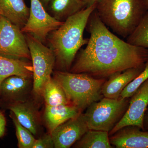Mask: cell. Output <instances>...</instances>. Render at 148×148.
Returning a JSON list of instances; mask_svg holds the SVG:
<instances>
[{
	"mask_svg": "<svg viewBox=\"0 0 148 148\" xmlns=\"http://www.w3.org/2000/svg\"><path fill=\"white\" fill-rule=\"evenodd\" d=\"M13 75L32 78L33 75L32 64L22 59L0 55V85L4 80Z\"/></svg>",
	"mask_w": 148,
	"mask_h": 148,
	"instance_id": "obj_17",
	"label": "cell"
},
{
	"mask_svg": "<svg viewBox=\"0 0 148 148\" xmlns=\"http://www.w3.org/2000/svg\"><path fill=\"white\" fill-rule=\"evenodd\" d=\"M33 66V90L38 96H42L43 90L51 77L56 62L55 54L50 48L32 35H25Z\"/></svg>",
	"mask_w": 148,
	"mask_h": 148,
	"instance_id": "obj_6",
	"label": "cell"
},
{
	"mask_svg": "<svg viewBox=\"0 0 148 148\" xmlns=\"http://www.w3.org/2000/svg\"><path fill=\"white\" fill-rule=\"evenodd\" d=\"M54 148V142L51 134H46L42 137L36 139L33 148Z\"/></svg>",
	"mask_w": 148,
	"mask_h": 148,
	"instance_id": "obj_24",
	"label": "cell"
},
{
	"mask_svg": "<svg viewBox=\"0 0 148 148\" xmlns=\"http://www.w3.org/2000/svg\"><path fill=\"white\" fill-rule=\"evenodd\" d=\"M74 148H112L109 132L101 130H88L78 141L74 144Z\"/></svg>",
	"mask_w": 148,
	"mask_h": 148,
	"instance_id": "obj_19",
	"label": "cell"
},
{
	"mask_svg": "<svg viewBox=\"0 0 148 148\" xmlns=\"http://www.w3.org/2000/svg\"><path fill=\"white\" fill-rule=\"evenodd\" d=\"M42 96L45 106H55L69 104L66 93L59 82L51 77L43 90Z\"/></svg>",
	"mask_w": 148,
	"mask_h": 148,
	"instance_id": "obj_20",
	"label": "cell"
},
{
	"mask_svg": "<svg viewBox=\"0 0 148 148\" xmlns=\"http://www.w3.org/2000/svg\"><path fill=\"white\" fill-rule=\"evenodd\" d=\"M84 114L67 121L51 133L54 148H69L82 137L88 130Z\"/></svg>",
	"mask_w": 148,
	"mask_h": 148,
	"instance_id": "obj_10",
	"label": "cell"
},
{
	"mask_svg": "<svg viewBox=\"0 0 148 148\" xmlns=\"http://www.w3.org/2000/svg\"><path fill=\"white\" fill-rule=\"evenodd\" d=\"M86 27L90 38L69 72L107 79L127 69L145 66L148 49L130 44L112 33L96 10L90 15Z\"/></svg>",
	"mask_w": 148,
	"mask_h": 148,
	"instance_id": "obj_1",
	"label": "cell"
},
{
	"mask_svg": "<svg viewBox=\"0 0 148 148\" xmlns=\"http://www.w3.org/2000/svg\"><path fill=\"white\" fill-rule=\"evenodd\" d=\"M49 3L53 17L61 21L87 7L82 0H50Z\"/></svg>",
	"mask_w": 148,
	"mask_h": 148,
	"instance_id": "obj_18",
	"label": "cell"
},
{
	"mask_svg": "<svg viewBox=\"0 0 148 148\" xmlns=\"http://www.w3.org/2000/svg\"><path fill=\"white\" fill-rule=\"evenodd\" d=\"M82 113L71 104L55 106H45L44 119L49 133L56 127Z\"/></svg>",
	"mask_w": 148,
	"mask_h": 148,
	"instance_id": "obj_15",
	"label": "cell"
},
{
	"mask_svg": "<svg viewBox=\"0 0 148 148\" xmlns=\"http://www.w3.org/2000/svg\"><path fill=\"white\" fill-rule=\"evenodd\" d=\"M97 5L93 4L70 16L50 33L48 38L50 48L62 71H70L78 51L88 42V39L84 38V32Z\"/></svg>",
	"mask_w": 148,
	"mask_h": 148,
	"instance_id": "obj_2",
	"label": "cell"
},
{
	"mask_svg": "<svg viewBox=\"0 0 148 148\" xmlns=\"http://www.w3.org/2000/svg\"><path fill=\"white\" fill-rule=\"evenodd\" d=\"M10 116L12 119L15 129L18 146L19 148H33L36 139L29 130L20 124L16 116L11 111Z\"/></svg>",
	"mask_w": 148,
	"mask_h": 148,
	"instance_id": "obj_22",
	"label": "cell"
},
{
	"mask_svg": "<svg viewBox=\"0 0 148 148\" xmlns=\"http://www.w3.org/2000/svg\"><path fill=\"white\" fill-rule=\"evenodd\" d=\"M0 55L15 59H31L26 37L21 29L1 16Z\"/></svg>",
	"mask_w": 148,
	"mask_h": 148,
	"instance_id": "obj_7",
	"label": "cell"
},
{
	"mask_svg": "<svg viewBox=\"0 0 148 148\" xmlns=\"http://www.w3.org/2000/svg\"><path fill=\"white\" fill-rule=\"evenodd\" d=\"M143 127L144 131L148 132V107L146 110L143 119Z\"/></svg>",
	"mask_w": 148,
	"mask_h": 148,
	"instance_id": "obj_26",
	"label": "cell"
},
{
	"mask_svg": "<svg viewBox=\"0 0 148 148\" xmlns=\"http://www.w3.org/2000/svg\"><path fill=\"white\" fill-rule=\"evenodd\" d=\"M54 78L63 88L69 104L81 112L104 97L101 90L107 79L64 71L56 72Z\"/></svg>",
	"mask_w": 148,
	"mask_h": 148,
	"instance_id": "obj_4",
	"label": "cell"
},
{
	"mask_svg": "<svg viewBox=\"0 0 148 148\" xmlns=\"http://www.w3.org/2000/svg\"><path fill=\"white\" fill-rule=\"evenodd\" d=\"M145 3L146 5H147V7L148 9V0H144Z\"/></svg>",
	"mask_w": 148,
	"mask_h": 148,
	"instance_id": "obj_29",
	"label": "cell"
},
{
	"mask_svg": "<svg viewBox=\"0 0 148 148\" xmlns=\"http://www.w3.org/2000/svg\"><path fill=\"white\" fill-rule=\"evenodd\" d=\"M96 10L101 21L114 33L127 38L148 9L144 0H102Z\"/></svg>",
	"mask_w": 148,
	"mask_h": 148,
	"instance_id": "obj_3",
	"label": "cell"
},
{
	"mask_svg": "<svg viewBox=\"0 0 148 148\" xmlns=\"http://www.w3.org/2000/svg\"><path fill=\"white\" fill-rule=\"evenodd\" d=\"M31 79L18 75L8 77L0 85V96L11 103L25 101L33 85Z\"/></svg>",
	"mask_w": 148,
	"mask_h": 148,
	"instance_id": "obj_14",
	"label": "cell"
},
{
	"mask_svg": "<svg viewBox=\"0 0 148 148\" xmlns=\"http://www.w3.org/2000/svg\"><path fill=\"white\" fill-rule=\"evenodd\" d=\"M148 79V61L146 62L144 71L125 87L121 92L120 98H130L138 88Z\"/></svg>",
	"mask_w": 148,
	"mask_h": 148,
	"instance_id": "obj_23",
	"label": "cell"
},
{
	"mask_svg": "<svg viewBox=\"0 0 148 148\" xmlns=\"http://www.w3.org/2000/svg\"><path fill=\"white\" fill-rule=\"evenodd\" d=\"M29 13L24 0H0V15L20 29L27 23Z\"/></svg>",
	"mask_w": 148,
	"mask_h": 148,
	"instance_id": "obj_16",
	"label": "cell"
},
{
	"mask_svg": "<svg viewBox=\"0 0 148 148\" xmlns=\"http://www.w3.org/2000/svg\"><path fill=\"white\" fill-rule=\"evenodd\" d=\"M82 1L85 3L86 6L88 7L92 5L95 3H98L102 0H82Z\"/></svg>",
	"mask_w": 148,
	"mask_h": 148,
	"instance_id": "obj_27",
	"label": "cell"
},
{
	"mask_svg": "<svg viewBox=\"0 0 148 148\" xmlns=\"http://www.w3.org/2000/svg\"><path fill=\"white\" fill-rule=\"evenodd\" d=\"M9 108L21 125L34 135L38 134L40 125L39 113L33 102L26 100L13 102L9 106Z\"/></svg>",
	"mask_w": 148,
	"mask_h": 148,
	"instance_id": "obj_12",
	"label": "cell"
},
{
	"mask_svg": "<svg viewBox=\"0 0 148 148\" xmlns=\"http://www.w3.org/2000/svg\"><path fill=\"white\" fill-rule=\"evenodd\" d=\"M1 15H0V19H1Z\"/></svg>",
	"mask_w": 148,
	"mask_h": 148,
	"instance_id": "obj_30",
	"label": "cell"
},
{
	"mask_svg": "<svg viewBox=\"0 0 148 148\" xmlns=\"http://www.w3.org/2000/svg\"><path fill=\"white\" fill-rule=\"evenodd\" d=\"M130 100V98L111 99L104 97L92 103L84 114L88 129L109 133L124 116Z\"/></svg>",
	"mask_w": 148,
	"mask_h": 148,
	"instance_id": "obj_5",
	"label": "cell"
},
{
	"mask_svg": "<svg viewBox=\"0 0 148 148\" xmlns=\"http://www.w3.org/2000/svg\"><path fill=\"white\" fill-rule=\"evenodd\" d=\"M110 140L111 145L117 148H148V132L129 125L110 136Z\"/></svg>",
	"mask_w": 148,
	"mask_h": 148,
	"instance_id": "obj_11",
	"label": "cell"
},
{
	"mask_svg": "<svg viewBox=\"0 0 148 148\" xmlns=\"http://www.w3.org/2000/svg\"><path fill=\"white\" fill-rule=\"evenodd\" d=\"M148 107V79L130 97L127 111L119 122L109 132V136L129 125L138 126L143 130V119Z\"/></svg>",
	"mask_w": 148,
	"mask_h": 148,
	"instance_id": "obj_9",
	"label": "cell"
},
{
	"mask_svg": "<svg viewBox=\"0 0 148 148\" xmlns=\"http://www.w3.org/2000/svg\"><path fill=\"white\" fill-rule=\"evenodd\" d=\"M29 16L21 30L24 34L32 35L42 42L51 32L59 28L64 21L51 16L45 10L40 0H30Z\"/></svg>",
	"mask_w": 148,
	"mask_h": 148,
	"instance_id": "obj_8",
	"label": "cell"
},
{
	"mask_svg": "<svg viewBox=\"0 0 148 148\" xmlns=\"http://www.w3.org/2000/svg\"><path fill=\"white\" fill-rule=\"evenodd\" d=\"M44 6L47 5L50 2V0H40Z\"/></svg>",
	"mask_w": 148,
	"mask_h": 148,
	"instance_id": "obj_28",
	"label": "cell"
},
{
	"mask_svg": "<svg viewBox=\"0 0 148 148\" xmlns=\"http://www.w3.org/2000/svg\"><path fill=\"white\" fill-rule=\"evenodd\" d=\"M6 120L3 114L0 111V138L4 134L6 127Z\"/></svg>",
	"mask_w": 148,
	"mask_h": 148,
	"instance_id": "obj_25",
	"label": "cell"
},
{
	"mask_svg": "<svg viewBox=\"0 0 148 148\" xmlns=\"http://www.w3.org/2000/svg\"><path fill=\"white\" fill-rule=\"evenodd\" d=\"M145 67V66L128 69L109 77L102 86L101 92L103 97L111 99L119 98L123 89L144 71Z\"/></svg>",
	"mask_w": 148,
	"mask_h": 148,
	"instance_id": "obj_13",
	"label": "cell"
},
{
	"mask_svg": "<svg viewBox=\"0 0 148 148\" xmlns=\"http://www.w3.org/2000/svg\"><path fill=\"white\" fill-rule=\"evenodd\" d=\"M126 42L132 45L148 49V10Z\"/></svg>",
	"mask_w": 148,
	"mask_h": 148,
	"instance_id": "obj_21",
	"label": "cell"
}]
</instances>
